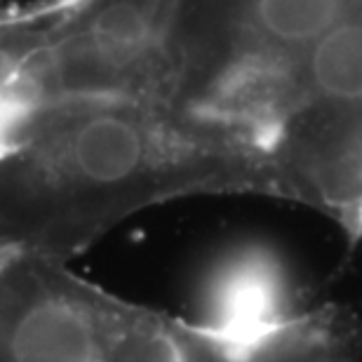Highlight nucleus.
<instances>
[{
  "mask_svg": "<svg viewBox=\"0 0 362 362\" xmlns=\"http://www.w3.org/2000/svg\"><path fill=\"white\" fill-rule=\"evenodd\" d=\"M214 193L266 181L172 106L64 99L0 120V250L69 262L127 216Z\"/></svg>",
  "mask_w": 362,
  "mask_h": 362,
  "instance_id": "obj_1",
  "label": "nucleus"
},
{
  "mask_svg": "<svg viewBox=\"0 0 362 362\" xmlns=\"http://www.w3.org/2000/svg\"><path fill=\"white\" fill-rule=\"evenodd\" d=\"M209 362H362L360 322L341 308L209 325Z\"/></svg>",
  "mask_w": 362,
  "mask_h": 362,
  "instance_id": "obj_2",
  "label": "nucleus"
}]
</instances>
